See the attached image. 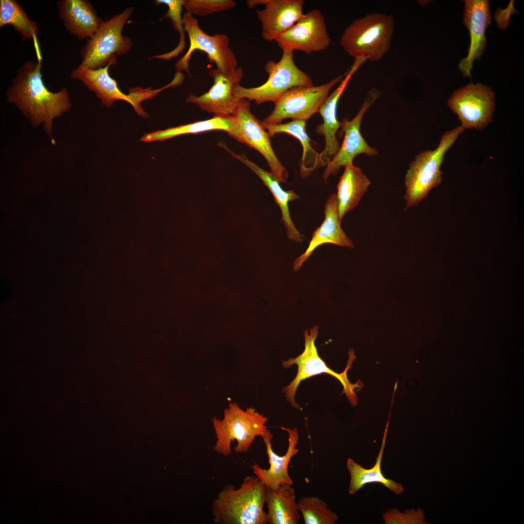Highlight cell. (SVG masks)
<instances>
[{
  "label": "cell",
  "instance_id": "cell-1",
  "mask_svg": "<svg viewBox=\"0 0 524 524\" xmlns=\"http://www.w3.org/2000/svg\"><path fill=\"white\" fill-rule=\"evenodd\" d=\"M41 69L42 60H28L22 64L6 90V100L21 112L33 127L42 126L54 144L53 121L68 112L72 105L66 88L56 92L47 88Z\"/></svg>",
  "mask_w": 524,
  "mask_h": 524
},
{
  "label": "cell",
  "instance_id": "cell-2",
  "mask_svg": "<svg viewBox=\"0 0 524 524\" xmlns=\"http://www.w3.org/2000/svg\"><path fill=\"white\" fill-rule=\"evenodd\" d=\"M268 488L254 475L245 477L239 488L228 484L212 503L216 524H266L264 509Z\"/></svg>",
  "mask_w": 524,
  "mask_h": 524
},
{
  "label": "cell",
  "instance_id": "cell-3",
  "mask_svg": "<svg viewBox=\"0 0 524 524\" xmlns=\"http://www.w3.org/2000/svg\"><path fill=\"white\" fill-rule=\"evenodd\" d=\"M394 30L392 15L370 13L355 19L346 27L340 44L354 59L377 62L390 49Z\"/></svg>",
  "mask_w": 524,
  "mask_h": 524
},
{
  "label": "cell",
  "instance_id": "cell-4",
  "mask_svg": "<svg viewBox=\"0 0 524 524\" xmlns=\"http://www.w3.org/2000/svg\"><path fill=\"white\" fill-rule=\"evenodd\" d=\"M221 419L212 418L216 435L214 451L225 457L232 453L231 443L237 444L234 450L237 453H246L256 437L262 438L268 432L266 425L268 418L253 408L244 410L235 403H230L224 412Z\"/></svg>",
  "mask_w": 524,
  "mask_h": 524
},
{
  "label": "cell",
  "instance_id": "cell-5",
  "mask_svg": "<svg viewBox=\"0 0 524 524\" xmlns=\"http://www.w3.org/2000/svg\"><path fill=\"white\" fill-rule=\"evenodd\" d=\"M464 130L460 126L445 131L435 149L419 152L410 162L404 178L405 210L417 206L432 189L441 184V168L445 155Z\"/></svg>",
  "mask_w": 524,
  "mask_h": 524
},
{
  "label": "cell",
  "instance_id": "cell-6",
  "mask_svg": "<svg viewBox=\"0 0 524 524\" xmlns=\"http://www.w3.org/2000/svg\"><path fill=\"white\" fill-rule=\"evenodd\" d=\"M133 11L125 9L107 20H103L95 33L82 48V62L71 74L72 80L82 71L96 69L117 63V56L127 53L132 46L131 39L122 34L123 29Z\"/></svg>",
  "mask_w": 524,
  "mask_h": 524
},
{
  "label": "cell",
  "instance_id": "cell-7",
  "mask_svg": "<svg viewBox=\"0 0 524 524\" xmlns=\"http://www.w3.org/2000/svg\"><path fill=\"white\" fill-rule=\"evenodd\" d=\"M279 61H268L264 69L268 74L267 81L256 87L246 88L240 84L234 86L233 95L235 100L246 99L258 104L275 103L283 94L296 86L312 85L311 77L299 69L294 60V51L282 50Z\"/></svg>",
  "mask_w": 524,
  "mask_h": 524
},
{
  "label": "cell",
  "instance_id": "cell-8",
  "mask_svg": "<svg viewBox=\"0 0 524 524\" xmlns=\"http://www.w3.org/2000/svg\"><path fill=\"white\" fill-rule=\"evenodd\" d=\"M319 327L314 326L309 331L304 332L305 340L304 349L302 353L295 358H290L282 362V366L288 368L295 364L297 366V374L294 379L283 390L285 393L287 400L291 406L295 409L300 407L295 401L296 391L301 382L309 377L322 374L330 375L337 379L343 387L344 393L350 403L355 406L357 404V396L355 390L360 385L358 383H351L347 377V372L351 367L355 359L353 351H349V359L346 367L341 373L332 370L327 365L325 361L319 356L315 345V340L318 336Z\"/></svg>",
  "mask_w": 524,
  "mask_h": 524
},
{
  "label": "cell",
  "instance_id": "cell-9",
  "mask_svg": "<svg viewBox=\"0 0 524 524\" xmlns=\"http://www.w3.org/2000/svg\"><path fill=\"white\" fill-rule=\"evenodd\" d=\"M185 32L189 36L190 46L185 55L175 65L177 72L185 71L191 76L189 63L196 50L205 52L209 61L214 63L220 70L228 73L237 68L236 56L229 47L227 35L218 33L210 35L199 27L198 21L193 15L184 12L182 16Z\"/></svg>",
  "mask_w": 524,
  "mask_h": 524
},
{
  "label": "cell",
  "instance_id": "cell-10",
  "mask_svg": "<svg viewBox=\"0 0 524 524\" xmlns=\"http://www.w3.org/2000/svg\"><path fill=\"white\" fill-rule=\"evenodd\" d=\"M344 75L337 76L324 84L295 87L283 94L275 103L271 114L262 122L278 124L287 118L307 121L319 109L332 88L340 83Z\"/></svg>",
  "mask_w": 524,
  "mask_h": 524
},
{
  "label": "cell",
  "instance_id": "cell-11",
  "mask_svg": "<svg viewBox=\"0 0 524 524\" xmlns=\"http://www.w3.org/2000/svg\"><path fill=\"white\" fill-rule=\"evenodd\" d=\"M250 101L243 99L232 114L234 125L228 132L229 136L258 151L266 160L271 172L280 182H285L289 174L276 155L271 145L270 136L250 111Z\"/></svg>",
  "mask_w": 524,
  "mask_h": 524
},
{
  "label": "cell",
  "instance_id": "cell-12",
  "mask_svg": "<svg viewBox=\"0 0 524 524\" xmlns=\"http://www.w3.org/2000/svg\"><path fill=\"white\" fill-rule=\"evenodd\" d=\"M492 89L481 83H470L455 91L448 105L465 129L482 130L491 121L495 105Z\"/></svg>",
  "mask_w": 524,
  "mask_h": 524
},
{
  "label": "cell",
  "instance_id": "cell-13",
  "mask_svg": "<svg viewBox=\"0 0 524 524\" xmlns=\"http://www.w3.org/2000/svg\"><path fill=\"white\" fill-rule=\"evenodd\" d=\"M380 95L381 92L375 88L370 90L355 117L351 120L344 118L341 122L340 128L344 134L343 142L338 152L326 165L323 175L325 183L329 176L335 175L342 167L353 163L357 155L365 154L374 156L378 154L377 149L370 147L364 140L360 128L364 115Z\"/></svg>",
  "mask_w": 524,
  "mask_h": 524
},
{
  "label": "cell",
  "instance_id": "cell-14",
  "mask_svg": "<svg viewBox=\"0 0 524 524\" xmlns=\"http://www.w3.org/2000/svg\"><path fill=\"white\" fill-rule=\"evenodd\" d=\"M282 50H300L307 54L327 49L331 43L325 18L318 9L304 14L276 40Z\"/></svg>",
  "mask_w": 524,
  "mask_h": 524
},
{
  "label": "cell",
  "instance_id": "cell-15",
  "mask_svg": "<svg viewBox=\"0 0 524 524\" xmlns=\"http://www.w3.org/2000/svg\"><path fill=\"white\" fill-rule=\"evenodd\" d=\"M209 74L213 79V84L209 90L199 96L190 93L186 101L196 104L202 110L215 115H232L240 100L234 99L233 89L235 85L240 84L244 75L243 68L239 67L228 73L214 68Z\"/></svg>",
  "mask_w": 524,
  "mask_h": 524
},
{
  "label": "cell",
  "instance_id": "cell-16",
  "mask_svg": "<svg viewBox=\"0 0 524 524\" xmlns=\"http://www.w3.org/2000/svg\"><path fill=\"white\" fill-rule=\"evenodd\" d=\"M366 61L364 59H354L339 86L329 94L319 109L323 122L317 126L316 132L324 136L325 142L323 150L319 153V167L326 166L340 148V143L336 136L341 125L337 117L338 103L353 75Z\"/></svg>",
  "mask_w": 524,
  "mask_h": 524
},
{
  "label": "cell",
  "instance_id": "cell-17",
  "mask_svg": "<svg viewBox=\"0 0 524 524\" xmlns=\"http://www.w3.org/2000/svg\"><path fill=\"white\" fill-rule=\"evenodd\" d=\"M288 434V445L285 454L282 456L275 453L272 447L273 435L270 430L262 439L264 443L269 467L262 468L255 463L251 466L254 475L268 488L276 490L283 485H293L294 481L288 472L289 464L291 459L297 455L299 450L296 446L299 441V434L296 428L281 427Z\"/></svg>",
  "mask_w": 524,
  "mask_h": 524
},
{
  "label": "cell",
  "instance_id": "cell-18",
  "mask_svg": "<svg viewBox=\"0 0 524 524\" xmlns=\"http://www.w3.org/2000/svg\"><path fill=\"white\" fill-rule=\"evenodd\" d=\"M491 19L489 1H464L463 23L469 31L470 44L468 55L460 61L458 68L465 77L471 76L474 62L482 56L487 43L485 33Z\"/></svg>",
  "mask_w": 524,
  "mask_h": 524
},
{
  "label": "cell",
  "instance_id": "cell-19",
  "mask_svg": "<svg viewBox=\"0 0 524 524\" xmlns=\"http://www.w3.org/2000/svg\"><path fill=\"white\" fill-rule=\"evenodd\" d=\"M115 65L111 63L105 67L96 69H87L79 73L73 80H79L97 97L105 106L110 107L118 100H124L131 104L135 112L141 116L147 117V114L141 105L139 91L137 87L131 88L129 94L122 92L115 80L109 73L111 66Z\"/></svg>",
  "mask_w": 524,
  "mask_h": 524
},
{
  "label": "cell",
  "instance_id": "cell-20",
  "mask_svg": "<svg viewBox=\"0 0 524 524\" xmlns=\"http://www.w3.org/2000/svg\"><path fill=\"white\" fill-rule=\"evenodd\" d=\"M304 4L302 0H263L264 8L256 11L262 37L267 41H276L303 16Z\"/></svg>",
  "mask_w": 524,
  "mask_h": 524
},
{
  "label": "cell",
  "instance_id": "cell-21",
  "mask_svg": "<svg viewBox=\"0 0 524 524\" xmlns=\"http://www.w3.org/2000/svg\"><path fill=\"white\" fill-rule=\"evenodd\" d=\"M325 219L322 224L313 232L305 251L298 256L293 263L295 272L299 270L303 263L313 252L321 245L330 244L352 248L354 245L342 229L336 194H332L325 205Z\"/></svg>",
  "mask_w": 524,
  "mask_h": 524
},
{
  "label": "cell",
  "instance_id": "cell-22",
  "mask_svg": "<svg viewBox=\"0 0 524 524\" xmlns=\"http://www.w3.org/2000/svg\"><path fill=\"white\" fill-rule=\"evenodd\" d=\"M56 7L66 30L80 40L90 38L103 21L88 0H62Z\"/></svg>",
  "mask_w": 524,
  "mask_h": 524
},
{
  "label": "cell",
  "instance_id": "cell-23",
  "mask_svg": "<svg viewBox=\"0 0 524 524\" xmlns=\"http://www.w3.org/2000/svg\"><path fill=\"white\" fill-rule=\"evenodd\" d=\"M233 157L247 165L262 180L272 194L275 202L279 207L282 220L285 227L288 238L297 243L302 241V235L295 228L290 215L289 203L298 198V196L292 190L285 191L281 187L278 178L272 172H269L249 160L244 155L236 154L223 143L218 144Z\"/></svg>",
  "mask_w": 524,
  "mask_h": 524
},
{
  "label": "cell",
  "instance_id": "cell-24",
  "mask_svg": "<svg viewBox=\"0 0 524 524\" xmlns=\"http://www.w3.org/2000/svg\"><path fill=\"white\" fill-rule=\"evenodd\" d=\"M371 185V181L361 169L350 163L344 170L337 184L336 194L340 218L359 204Z\"/></svg>",
  "mask_w": 524,
  "mask_h": 524
},
{
  "label": "cell",
  "instance_id": "cell-25",
  "mask_svg": "<svg viewBox=\"0 0 524 524\" xmlns=\"http://www.w3.org/2000/svg\"><path fill=\"white\" fill-rule=\"evenodd\" d=\"M388 426L385 429L381 447L375 465L369 469L365 468L351 458L346 461V467L350 475L348 493L354 495L364 485L372 483L382 484L397 495L404 491L402 485L391 479L386 478L381 471V465L386 445Z\"/></svg>",
  "mask_w": 524,
  "mask_h": 524
},
{
  "label": "cell",
  "instance_id": "cell-26",
  "mask_svg": "<svg viewBox=\"0 0 524 524\" xmlns=\"http://www.w3.org/2000/svg\"><path fill=\"white\" fill-rule=\"evenodd\" d=\"M267 523L269 524H297L301 516L292 485H283L276 490L268 489L266 504Z\"/></svg>",
  "mask_w": 524,
  "mask_h": 524
},
{
  "label": "cell",
  "instance_id": "cell-27",
  "mask_svg": "<svg viewBox=\"0 0 524 524\" xmlns=\"http://www.w3.org/2000/svg\"><path fill=\"white\" fill-rule=\"evenodd\" d=\"M306 121L293 120L285 124H262L272 137L276 134L286 133L298 140L303 148L302 156L300 166L301 177H308L312 172L319 167V153L311 146V139L306 131Z\"/></svg>",
  "mask_w": 524,
  "mask_h": 524
},
{
  "label": "cell",
  "instance_id": "cell-28",
  "mask_svg": "<svg viewBox=\"0 0 524 524\" xmlns=\"http://www.w3.org/2000/svg\"><path fill=\"white\" fill-rule=\"evenodd\" d=\"M11 25L21 36L23 40L33 39L38 60L42 56L37 41L38 28L31 20L16 0H0V28Z\"/></svg>",
  "mask_w": 524,
  "mask_h": 524
},
{
  "label": "cell",
  "instance_id": "cell-29",
  "mask_svg": "<svg viewBox=\"0 0 524 524\" xmlns=\"http://www.w3.org/2000/svg\"><path fill=\"white\" fill-rule=\"evenodd\" d=\"M234 125L230 115H215L213 118L177 127L159 130L146 134L140 139L143 142L163 141L174 137L187 134H196L205 131L222 130L229 132Z\"/></svg>",
  "mask_w": 524,
  "mask_h": 524
},
{
  "label": "cell",
  "instance_id": "cell-30",
  "mask_svg": "<svg viewBox=\"0 0 524 524\" xmlns=\"http://www.w3.org/2000/svg\"><path fill=\"white\" fill-rule=\"evenodd\" d=\"M297 503L305 524H335L338 520V515L319 497L304 496Z\"/></svg>",
  "mask_w": 524,
  "mask_h": 524
},
{
  "label": "cell",
  "instance_id": "cell-31",
  "mask_svg": "<svg viewBox=\"0 0 524 524\" xmlns=\"http://www.w3.org/2000/svg\"><path fill=\"white\" fill-rule=\"evenodd\" d=\"M183 0H156L154 3L157 5L162 4L166 5L168 10L164 16V18L170 19L175 29L180 35V39L177 47L170 52L152 56L151 59H159L168 60L179 55L185 47V30L183 26V18L181 12L183 7Z\"/></svg>",
  "mask_w": 524,
  "mask_h": 524
},
{
  "label": "cell",
  "instance_id": "cell-32",
  "mask_svg": "<svg viewBox=\"0 0 524 524\" xmlns=\"http://www.w3.org/2000/svg\"><path fill=\"white\" fill-rule=\"evenodd\" d=\"M236 5L232 0H183V2L186 12L198 16L229 10Z\"/></svg>",
  "mask_w": 524,
  "mask_h": 524
},
{
  "label": "cell",
  "instance_id": "cell-33",
  "mask_svg": "<svg viewBox=\"0 0 524 524\" xmlns=\"http://www.w3.org/2000/svg\"><path fill=\"white\" fill-rule=\"evenodd\" d=\"M386 524H425L424 511L420 509L406 510L401 512L396 508L390 509L382 514Z\"/></svg>",
  "mask_w": 524,
  "mask_h": 524
}]
</instances>
